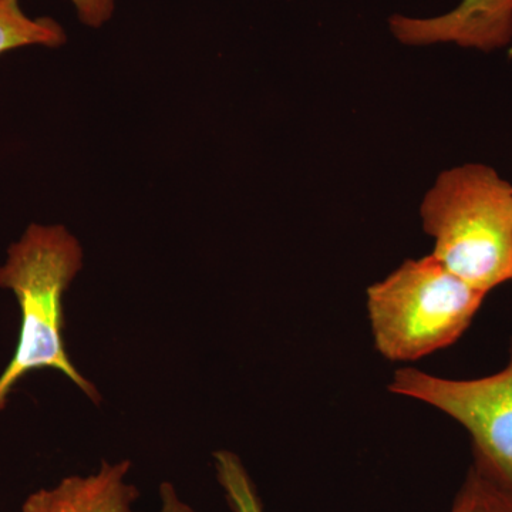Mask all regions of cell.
I'll use <instances>...</instances> for the list:
<instances>
[{
	"instance_id": "6da1fadb",
	"label": "cell",
	"mask_w": 512,
	"mask_h": 512,
	"mask_svg": "<svg viewBox=\"0 0 512 512\" xmlns=\"http://www.w3.org/2000/svg\"><path fill=\"white\" fill-rule=\"evenodd\" d=\"M83 266L79 241L62 225H30L10 245L0 266V288L15 295L20 309V330L15 355L0 375V412L15 384L33 370L63 373L93 403L99 390L76 369L63 339V296Z\"/></svg>"
},
{
	"instance_id": "7a4b0ae2",
	"label": "cell",
	"mask_w": 512,
	"mask_h": 512,
	"mask_svg": "<svg viewBox=\"0 0 512 512\" xmlns=\"http://www.w3.org/2000/svg\"><path fill=\"white\" fill-rule=\"evenodd\" d=\"M420 214L431 255L451 274L485 295L512 281V185L493 167L443 171Z\"/></svg>"
},
{
	"instance_id": "3957f363",
	"label": "cell",
	"mask_w": 512,
	"mask_h": 512,
	"mask_svg": "<svg viewBox=\"0 0 512 512\" xmlns=\"http://www.w3.org/2000/svg\"><path fill=\"white\" fill-rule=\"evenodd\" d=\"M484 298L433 255L410 259L367 289L375 346L394 362L447 348L466 332Z\"/></svg>"
},
{
	"instance_id": "277c9868",
	"label": "cell",
	"mask_w": 512,
	"mask_h": 512,
	"mask_svg": "<svg viewBox=\"0 0 512 512\" xmlns=\"http://www.w3.org/2000/svg\"><path fill=\"white\" fill-rule=\"evenodd\" d=\"M389 390L458 421L473 440V467L512 493V343L508 365L495 375L450 380L404 367Z\"/></svg>"
},
{
	"instance_id": "5b68a950",
	"label": "cell",
	"mask_w": 512,
	"mask_h": 512,
	"mask_svg": "<svg viewBox=\"0 0 512 512\" xmlns=\"http://www.w3.org/2000/svg\"><path fill=\"white\" fill-rule=\"evenodd\" d=\"M130 461L107 463L90 476L67 477L53 488L36 491L22 512H138L136 485L128 483Z\"/></svg>"
},
{
	"instance_id": "8992f818",
	"label": "cell",
	"mask_w": 512,
	"mask_h": 512,
	"mask_svg": "<svg viewBox=\"0 0 512 512\" xmlns=\"http://www.w3.org/2000/svg\"><path fill=\"white\" fill-rule=\"evenodd\" d=\"M441 42L470 49H501L512 40V0H461L456 9L433 20Z\"/></svg>"
},
{
	"instance_id": "52a82bcc",
	"label": "cell",
	"mask_w": 512,
	"mask_h": 512,
	"mask_svg": "<svg viewBox=\"0 0 512 512\" xmlns=\"http://www.w3.org/2000/svg\"><path fill=\"white\" fill-rule=\"evenodd\" d=\"M64 43L66 33L56 20L29 18L20 0H0V56L19 47H59Z\"/></svg>"
},
{
	"instance_id": "ba28073f",
	"label": "cell",
	"mask_w": 512,
	"mask_h": 512,
	"mask_svg": "<svg viewBox=\"0 0 512 512\" xmlns=\"http://www.w3.org/2000/svg\"><path fill=\"white\" fill-rule=\"evenodd\" d=\"M451 512H512V493L471 467Z\"/></svg>"
},
{
	"instance_id": "9c48e42d",
	"label": "cell",
	"mask_w": 512,
	"mask_h": 512,
	"mask_svg": "<svg viewBox=\"0 0 512 512\" xmlns=\"http://www.w3.org/2000/svg\"><path fill=\"white\" fill-rule=\"evenodd\" d=\"M218 480L235 512H264L261 500L241 461L234 454L220 453L215 457Z\"/></svg>"
},
{
	"instance_id": "30bf717a",
	"label": "cell",
	"mask_w": 512,
	"mask_h": 512,
	"mask_svg": "<svg viewBox=\"0 0 512 512\" xmlns=\"http://www.w3.org/2000/svg\"><path fill=\"white\" fill-rule=\"evenodd\" d=\"M79 19L90 28H100L114 12V0H72Z\"/></svg>"
},
{
	"instance_id": "8fae6325",
	"label": "cell",
	"mask_w": 512,
	"mask_h": 512,
	"mask_svg": "<svg viewBox=\"0 0 512 512\" xmlns=\"http://www.w3.org/2000/svg\"><path fill=\"white\" fill-rule=\"evenodd\" d=\"M158 512H195L190 504L181 500L171 483L160 485V511Z\"/></svg>"
}]
</instances>
